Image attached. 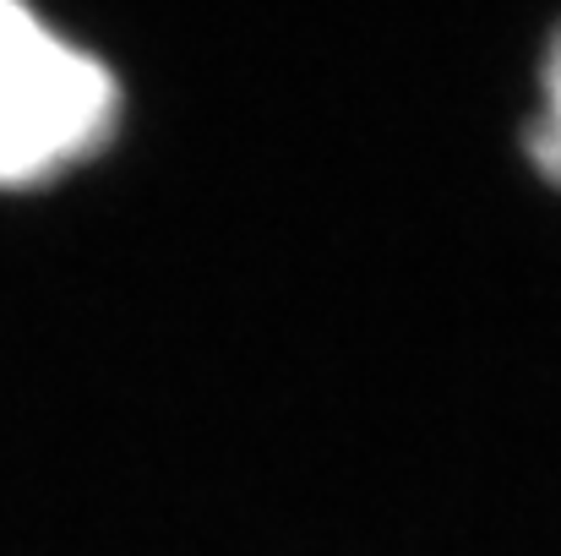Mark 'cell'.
<instances>
[{
	"label": "cell",
	"mask_w": 561,
	"mask_h": 556,
	"mask_svg": "<svg viewBox=\"0 0 561 556\" xmlns=\"http://www.w3.org/2000/svg\"><path fill=\"white\" fill-rule=\"evenodd\" d=\"M115 71L27 0H0V185L66 175L115 137Z\"/></svg>",
	"instance_id": "obj_1"
},
{
	"label": "cell",
	"mask_w": 561,
	"mask_h": 556,
	"mask_svg": "<svg viewBox=\"0 0 561 556\" xmlns=\"http://www.w3.org/2000/svg\"><path fill=\"white\" fill-rule=\"evenodd\" d=\"M529 159L540 164V175L561 185V27L540 66V115L529 126Z\"/></svg>",
	"instance_id": "obj_2"
}]
</instances>
